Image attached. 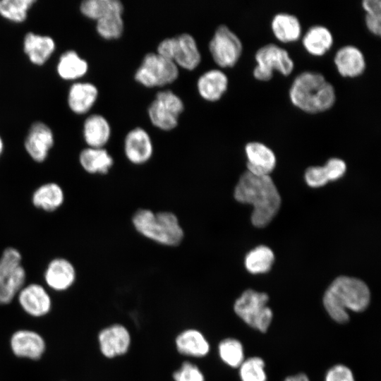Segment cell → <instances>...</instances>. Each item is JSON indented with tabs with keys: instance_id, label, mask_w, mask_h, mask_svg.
<instances>
[{
	"instance_id": "1",
	"label": "cell",
	"mask_w": 381,
	"mask_h": 381,
	"mask_svg": "<svg viewBox=\"0 0 381 381\" xmlns=\"http://www.w3.org/2000/svg\"><path fill=\"white\" fill-rule=\"evenodd\" d=\"M234 196L239 202L253 205L251 221L257 227L267 225L280 207L279 193L269 175L244 172L235 186Z\"/></svg>"
},
{
	"instance_id": "2",
	"label": "cell",
	"mask_w": 381,
	"mask_h": 381,
	"mask_svg": "<svg viewBox=\"0 0 381 381\" xmlns=\"http://www.w3.org/2000/svg\"><path fill=\"white\" fill-rule=\"evenodd\" d=\"M370 297L365 282L357 278L340 276L326 290L323 304L334 320L344 323L349 320L346 310L363 311L369 304Z\"/></svg>"
},
{
	"instance_id": "3",
	"label": "cell",
	"mask_w": 381,
	"mask_h": 381,
	"mask_svg": "<svg viewBox=\"0 0 381 381\" xmlns=\"http://www.w3.org/2000/svg\"><path fill=\"white\" fill-rule=\"evenodd\" d=\"M291 103L303 111L317 114L334 104L336 93L333 85L320 73L304 71L298 74L289 89Z\"/></svg>"
},
{
	"instance_id": "4",
	"label": "cell",
	"mask_w": 381,
	"mask_h": 381,
	"mask_svg": "<svg viewBox=\"0 0 381 381\" xmlns=\"http://www.w3.org/2000/svg\"><path fill=\"white\" fill-rule=\"evenodd\" d=\"M131 223L140 236L161 246L175 247L184 238V230L178 217L170 211L138 209Z\"/></svg>"
},
{
	"instance_id": "5",
	"label": "cell",
	"mask_w": 381,
	"mask_h": 381,
	"mask_svg": "<svg viewBox=\"0 0 381 381\" xmlns=\"http://www.w3.org/2000/svg\"><path fill=\"white\" fill-rule=\"evenodd\" d=\"M179 73V67L172 61L150 52L144 56L134 78L146 87H163L174 83Z\"/></svg>"
},
{
	"instance_id": "6",
	"label": "cell",
	"mask_w": 381,
	"mask_h": 381,
	"mask_svg": "<svg viewBox=\"0 0 381 381\" xmlns=\"http://www.w3.org/2000/svg\"><path fill=\"white\" fill-rule=\"evenodd\" d=\"M268 300L265 293L247 289L236 299L234 309L249 326L265 332L272 319V310L267 306Z\"/></svg>"
},
{
	"instance_id": "7",
	"label": "cell",
	"mask_w": 381,
	"mask_h": 381,
	"mask_svg": "<svg viewBox=\"0 0 381 381\" xmlns=\"http://www.w3.org/2000/svg\"><path fill=\"white\" fill-rule=\"evenodd\" d=\"M25 278L20 252L14 248H6L0 258V305L13 299L24 286Z\"/></svg>"
},
{
	"instance_id": "8",
	"label": "cell",
	"mask_w": 381,
	"mask_h": 381,
	"mask_svg": "<svg viewBox=\"0 0 381 381\" xmlns=\"http://www.w3.org/2000/svg\"><path fill=\"white\" fill-rule=\"evenodd\" d=\"M157 53L188 71L195 69L201 61L197 42L188 33L163 40L157 46Z\"/></svg>"
},
{
	"instance_id": "9",
	"label": "cell",
	"mask_w": 381,
	"mask_h": 381,
	"mask_svg": "<svg viewBox=\"0 0 381 381\" xmlns=\"http://www.w3.org/2000/svg\"><path fill=\"white\" fill-rule=\"evenodd\" d=\"M257 66L253 74L255 79L268 81L277 71L284 75H289L294 68V63L288 52L275 44H267L258 49L255 54Z\"/></svg>"
},
{
	"instance_id": "10",
	"label": "cell",
	"mask_w": 381,
	"mask_h": 381,
	"mask_svg": "<svg viewBox=\"0 0 381 381\" xmlns=\"http://www.w3.org/2000/svg\"><path fill=\"white\" fill-rule=\"evenodd\" d=\"M183 110V100L174 92L167 90L156 94L147 109V114L153 126L167 131L177 126L179 116Z\"/></svg>"
},
{
	"instance_id": "11",
	"label": "cell",
	"mask_w": 381,
	"mask_h": 381,
	"mask_svg": "<svg viewBox=\"0 0 381 381\" xmlns=\"http://www.w3.org/2000/svg\"><path fill=\"white\" fill-rule=\"evenodd\" d=\"M208 47L212 59L221 68L233 67L243 52L241 40L225 25L217 28Z\"/></svg>"
},
{
	"instance_id": "12",
	"label": "cell",
	"mask_w": 381,
	"mask_h": 381,
	"mask_svg": "<svg viewBox=\"0 0 381 381\" xmlns=\"http://www.w3.org/2000/svg\"><path fill=\"white\" fill-rule=\"evenodd\" d=\"M123 151L131 164L141 165L147 163L154 151L150 135L140 127L133 128L124 138Z\"/></svg>"
},
{
	"instance_id": "13",
	"label": "cell",
	"mask_w": 381,
	"mask_h": 381,
	"mask_svg": "<svg viewBox=\"0 0 381 381\" xmlns=\"http://www.w3.org/2000/svg\"><path fill=\"white\" fill-rule=\"evenodd\" d=\"M54 143V134L45 123L37 121L30 128L25 140V148L30 157L37 162H44Z\"/></svg>"
},
{
	"instance_id": "14",
	"label": "cell",
	"mask_w": 381,
	"mask_h": 381,
	"mask_svg": "<svg viewBox=\"0 0 381 381\" xmlns=\"http://www.w3.org/2000/svg\"><path fill=\"white\" fill-rule=\"evenodd\" d=\"M10 346L17 357L31 360L40 359L46 349L43 337L37 332L28 329H19L13 332Z\"/></svg>"
},
{
	"instance_id": "15",
	"label": "cell",
	"mask_w": 381,
	"mask_h": 381,
	"mask_svg": "<svg viewBox=\"0 0 381 381\" xmlns=\"http://www.w3.org/2000/svg\"><path fill=\"white\" fill-rule=\"evenodd\" d=\"M98 341L103 356L111 358L121 356L128 351L131 344V336L124 326L115 324L99 332Z\"/></svg>"
},
{
	"instance_id": "16",
	"label": "cell",
	"mask_w": 381,
	"mask_h": 381,
	"mask_svg": "<svg viewBox=\"0 0 381 381\" xmlns=\"http://www.w3.org/2000/svg\"><path fill=\"white\" fill-rule=\"evenodd\" d=\"M18 301L23 310L33 317H42L51 310V298L45 289L38 284L23 286L18 294Z\"/></svg>"
},
{
	"instance_id": "17",
	"label": "cell",
	"mask_w": 381,
	"mask_h": 381,
	"mask_svg": "<svg viewBox=\"0 0 381 381\" xmlns=\"http://www.w3.org/2000/svg\"><path fill=\"white\" fill-rule=\"evenodd\" d=\"M248 159L247 168L250 173L258 175H269L276 164L273 151L260 142H250L245 147Z\"/></svg>"
},
{
	"instance_id": "18",
	"label": "cell",
	"mask_w": 381,
	"mask_h": 381,
	"mask_svg": "<svg viewBox=\"0 0 381 381\" xmlns=\"http://www.w3.org/2000/svg\"><path fill=\"white\" fill-rule=\"evenodd\" d=\"M334 62L339 73L349 78L361 75L366 66L363 52L353 45H345L339 49L335 54Z\"/></svg>"
},
{
	"instance_id": "19",
	"label": "cell",
	"mask_w": 381,
	"mask_h": 381,
	"mask_svg": "<svg viewBox=\"0 0 381 381\" xmlns=\"http://www.w3.org/2000/svg\"><path fill=\"white\" fill-rule=\"evenodd\" d=\"M76 277L73 265L66 259L56 258L48 265L44 279L47 284L52 289L62 291L70 288Z\"/></svg>"
},
{
	"instance_id": "20",
	"label": "cell",
	"mask_w": 381,
	"mask_h": 381,
	"mask_svg": "<svg viewBox=\"0 0 381 381\" xmlns=\"http://www.w3.org/2000/svg\"><path fill=\"white\" fill-rule=\"evenodd\" d=\"M229 80L219 69H210L198 79L197 90L200 96L206 101H218L227 90Z\"/></svg>"
},
{
	"instance_id": "21",
	"label": "cell",
	"mask_w": 381,
	"mask_h": 381,
	"mask_svg": "<svg viewBox=\"0 0 381 381\" xmlns=\"http://www.w3.org/2000/svg\"><path fill=\"white\" fill-rule=\"evenodd\" d=\"M54 40L49 36L33 32L25 35L23 49L29 60L37 66L43 65L55 50Z\"/></svg>"
},
{
	"instance_id": "22",
	"label": "cell",
	"mask_w": 381,
	"mask_h": 381,
	"mask_svg": "<svg viewBox=\"0 0 381 381\" xmlns=\"http://www.w3.org/2000/svg\"><path fill=\"white\" fill-rule=\"evenodd\" d=\"M345 162L339 158L329 159L322 167H311L306 169L305 179L310 187H320L329 181L341 178L346 171Z\"/></svg>"
},
{
	"instance_id": "23",
	"label": "cell",
	"mask_w": 381,
	"mask_h": 381,
	"mask_svg": "<svg viewBox=\"0 0 381 381\" xmlns=\"http://www.w3.org/2000/svg\"><path fill=\"white\" fill-rule=\"evenodd\" d=\"M98 97V89L92 83H74L68 95L69 108L75 114H83L90 111Z\"/></svg>"
},
{
	"instance_id": "24",
	"label": "cell",
	"mask_w": 381,
	"mask_h": 381,
	"mask_svg": "<svg viewBox=\"0 0 381 381\" xmlns=\"http://www.w3.org/2000/svg\"><path fill=\"white\" fill-rule=\"evenodd\" d=\"M111 126L107 119L100 114H92L83 124V138L90 147H104L111 137Z\"/></svg>"
},
{
	"instance_id": "25",
	"label": "cell",
	"mask_w": 381,
	"mask_h": 381,
	"mask_svg": "<svg viewBox=\"0 0 381 381\" xmlns=\"http://www.w3.org/2000/svg\"><path fill=\"white\" fill-rule=\"evenodd\" d=\"M83 169L92 174H106L114 165V159L104 147H87L79 155Z\"/></svg>"
},
{
	"instance_id": "26",
	"label": "cell",
	"mask_w": 381,
	"mask_h": 381,
	"mask_svg": "<svg viewBox=\"0 0 381 381\" xmlns=\"http://www.w3.org/2000/svg\"><path fill=\"white\" fill-rule=\"evenodd\" d=\"M176 346L183 355L202 357L210 351V345L204 335L198 330L188 329L181 332L176 339Z\"/></svg>"
},
{
	"instance_id": "27",
	"label": "cell",
	"mask_w": 381,
	"mask_h": 381,
	"mask_svg": "<svg viewBox=\"0 0 381 381\" xmlns=\"http://www.w3.org/2000/svg\"><path fill=\"white\" fill-rule=\"evenodd\" d=\"M271 29L275 37L282 42L298 40L301 35V25L298 18L287 13L276 14L271 22Z\"/></svg>"
},
{
	"instance_id": "28",
	"label": "cell",
	"mask_w": 381,
	"mask_h": 381,
	"mask_svg": "<svg viewBox=\"0 0 381 381\" xmlns=\"http://www.w3.org/2000/svg\"><path fill=\"white\" fill-rule=\"evenodd\" d=\"M333 40L332 34L327 28L317 25L310 27L305 33L302 43L309 54L320 56L330 49Z\"/></svg>"
},
{
	"instance_id": "29",
	"label": "cell",
	"mask_w": 381,
	"mask_h": 381,
	"mask_svg": "<svg viewBox=\"0 0 381 381\" xmlns=\"http://www.w3.org/2000/svg\"><path fill=\"white\" fill-rule=\"evenodd\" d=\"M64 194L61 186L55 183L40 186L32 195L33 205L47 212H53L64 202Z\"/></svg>"
},
{
	"instance_id": "30",
	"label": "cell",
	"mask_w": 381,
	"mask_h": 381,
	"mask_svg": "<svg viewBox=\"0 0 381 381\" xmlns=\"http://www.w3.org/2000/svg\"><path fill=\"white\" fill-rule=\"evenodd\" d=\"M56 70L62 79L75 80L86 74L88 64L76 52L68 50L61 56Z\"/></svg>"
},
{
	"instance_id": "31",
	"label": "cell",
	"mask_w": 381,
	"mask_h": 381,
	"mask_svg": "<svg viewBox=\"0 0 381 381\" xmlns=\"http://www.w3.org/2000/svg\"><path fill=\"white\" fill-rule=\"evenodd\" d=\"M80 11L85 17L97 21L112 13H123V5L119 0H85L81 2Z\"/></svg>"
},
{
	"instance_id": "32",
	"label": "cell",
	"mask_w": 381,
	"mask_h": 381,
	"mask_svg": "<svg viewBox=\"0 0 381 381\" xmlns=\"http://www.w3.org/2000/svg\"><path fill=\"white\" fill-rule=\"evenodd\" d=\"M274 260L272 250L265 246H260L250 250L245 258V266L252 274L268 272Z\"/></svg>"
},
{
	"instance_id": "33",
	"label": "cell",
	"mask_w": 381,
	"mask_h": 381,
	"mask_svg": "<svg viewBox=\"0 0 381 381\" xmlns=\"http://www.w3.org/2000/svg\"><path fill=\"white\" fill-rule=\"evenodd\" d=\"M123 13L115 12L98 20L96 30L99 36L105 40L119 39L124 30Z\"/></svg>"
},
{
	"instance_id": "34",
	"label": "cell",
	"mask_w": 381,
	"mask_h": 381,
	"mask_svg": "<svg viewBox=\"0 0 381 381\" xmlns=\"http://www.w3.org/2000/svg\"><path fill=\"white\" fill-rule=\"evenodd\" d=\"M35 3V0H1L0 15L10 21L22 23Z\"/></svg>"
},
{
	"instance_id": "35",
	"label": "cell",
	"mask_w": 381,
	"mask_h": 381,
	"mask_svg": "<svg viewBox=\"0 0 381 381\" xmlns=\"http://www.w3.org/2000/svg\"><path fill=\"white\" fill-rule=\"evenodd\" d=\"M218 349L221 359L232 368L239 367L244 361L242 344L236 339L227 338L222 340Z\"/></svg>"
},
{
	"instance_id": "36",
	"label": "cell",
	"mask_w": 381,
	"mask_h": 381,
	"mask_svg": "<svg viewBox=\"0 0 381 381\" xmlns=\"http://www.w3.org/2000/svg\"><path fill=\"white\" fill-rule=\"evenodd\" d=\"M265 363L259 357H252L243 361L240 365V377L242 381H266L264 370Z\"/></svg>"
},
{
	"instance_id": "37",
	"label": "cell",
	"mask_w": 381,
	"mask_h": 381,
	"mask_svg": "<svg viewBox=\"0 0 381 381\" xmlns=\"http://www.w3.org/2000/svg\"><path fill=\"white\" fill-rule=\"evenodd\" d=\"M174 381H205V377L199 368L190 363L184 362L173 374Z\"/></svg>"
},
{
	"instance_id": "38",
	"label": "cell",
	"mask_w": 381,
	"mask_h": 381,
	"mask_svg": "<svg viewBox=\"0 0 381 381\" xmlns=\"http://www.w3.org/2000/svg\"><path fill=\"white\" fill-rule=\"evenodd\" d=\"M325 381H354L351 370L343 365L333 366L327 372Z\"/></svg>"
},
{
	"instance_id": "39",
	"label": "cell",
	"mask_w": 381,
	"mask_h": 381,
	"mask_svg": "<svg viewBox=\"0 0 381 381\" xmlns=\"http://www.w3.org/2000/svg\"><path fill=\"white\" fill-rule=\"evenodd\" d=\"M365 25L373 35L380 36L381 34V14H365Z\"/></svg>"
},
{
	"instance_id": "40",
	"label": "cell",
	"mask_w": 381,
	"mask_h": 381,
	"mask_svg": "<svg viewBox=\"0 0 381 381\" xmlns=\"http://www.w3.org/2000/svg\"><path fill=\"white\" fill-rule=\"evenodd\" d=\"M362 7L366 14H381V1L380 0H363Z\"/></svg>"
},
{
	"instance_id": "41",
	"label": "cell",
	"mask_w": 381,
	"mask_h": 381,
	"mask_svg": "<svg viewBox=\"0 0 381 381\" xmlns=\"http://www.w3.org/2000/svg\"><path fill=\"white\" fill-rule=\"evenodd\" d=\"M284 381H309V379L304 373H298L286 377Z\"/></svg>"
},
{
	"instance_id": "42",
	"label": "cell",
	"mask_w": 381,
	"mask_h": 381,
	"mask_svg": "<svg viewBox=\"0 0 381 381\" xmlns=\"http://www.w3.org/2000/svg\"><path fill=\"white\" fill-rule=\"evenodd\" d=\"M3 150H4V142H3L2 138L0 136V155H1Z\"/></svg>"
}]
</instances>
